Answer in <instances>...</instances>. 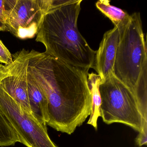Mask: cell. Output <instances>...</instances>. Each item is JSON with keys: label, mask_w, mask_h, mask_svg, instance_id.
I'll return each mask as SVG.
<instances>
[{"label": "cell", "mask_w": 147, "mask_h": 147, "mask_svg": "<svg viewBox=\"0 0 147 147\" xmlns=\"http://www.w3.org/2000/svg\"><path fill=\"white\" fill-rule=\"evenodd\" d=\"M118 29L116 27L106 32L96 51L95 69L101 81L113 75V68L119 41Z\"/></svg>", "instance_id": "ba28073f"}, {"label": "cell", "mask_w": 147, "mask_h": 147, "mask_svg": "<svg viewBox=\"0 0 147 147\" xmlns=\"http://www.w3.org/2000/svg\"><path fill=\"white\" fill-rule=\"evenodd\" d=\"M100 117L107 124H124L139 133L144 122L138 100L133 92L113 75L100 82Z\"/></svg>", "instance_id": "277c9868"}, {"label": "cell", "mask_w": 147, "mask_h": 147, "mask_svg": "<svg viewBox=\"0 0 147 147\" xmlns=\"http://www.w3.org/2000/svg\"><path fill=\"white\" fill-rule=\"evenodd\" d=\"M97 8L108 18L118 30L123 28L129 22L131 15L123 10L111 5L110 1L100 0L96 3Z\"/></svg>", "instance_id": "8fae6325"}, {"label": "cell", "mask_w": 147, "mask_h": 147, "mask_svg": "<svg viewBox=\"0 0 147 147\" xmlns=\"http://www.w3.org/2000/svg\"><path fill=\"white\" fill-rule=\"evenodd\" d=\"M88 83L92 94V110L87 124L97 129V120L100 117V108L101 98L100 94V84L101 78L99 75L92 73L88 75Z\"/></svg>", "instance_id": "30bf717a"}, {"label": "cell", "mask_w": 147, "mask_h": 147, "mask_svg": "<svg viewBox=\"0 0 147 147\" xmlns=\"http://www.w3.org/2000/svg\"><path fill=\"white\" fill-rule=\"evenodd\" d=\"M82 0H69L50 10L44 18L36 41L42 44L45 53L82 69H95L96 51L78 30Z\"/></svg>", "instance_id": "7a4b0ae2"}, {"label": "cell", "mask_w": 147, "mask_h": 147, "mask_svg": "<svg viewBox=\"0 0 147 147\" xmlns=\"http://www.w3.org/2000/svg\"><path fill=\"white\" fill-rule=\"evenodd\" d=\"M29 51L23 49L12 55L11 63L0 64V85L14 100L31 113L27 86Z\"/></svg>", "instance_id": "52a82bcc"}, {"label": "cell", "mask_w": 147, "mask_h": 147, "mask_svg": "<svg viewBox=\"0 0 147 147\" xmlns=\"http://www.w3.org/2000/svg\"><path fill=\"white\" fill-rule=\"evenodd\" d=\"M20 139L14 129L0 111V146H13Z\"/></svg>", "instance_id": "7c38bea8"}, {"label": "cell", "mask_w": 147, "mask_h": 147, "mask_svg": "<svg viewBox=\"0 0 147 147\" xmlns=\"http://www.w3.org/2000/svg\"><path fill=\"white\" fill-rule=\"evenodd\" d=\"M119 32L113 76L133 92L139 103H144L147 101V45L140 13L131 15L129 23Z\"/></svg>", "instance_id": "3957f363"}, {"label": "cell", "mask_w": 147, "mask_h": 147, "mask_svg": "<svg viewBox=\"0 0 147 147\" xmlns=\"http://www.w3.org/2000/svg\"><path fill=\"white\" fill-rule=\"evenodd\" d=\"M68 0H4L7 31L20 39L36 36L46 13Z\"/></svg>", "instance_id": "5b68a950"}, {"label": "cell", "mask_w": 147, "mask_h": 147, "mask_svg": "<svg viewBox=\"0 0 147 147\" xmlns=\"http://www.w3.org/2000/svg\"><path fill=\"white\" fill-rule=\"evenodd\" d=\"M13 61L12 55L0 39V63L4 65H9Z\"/></svg>", "instance_id": "4fadbf2b"}, {"label": "cell", "mask_w": 147, "mask_h": 147, "mask_svg": "<svg viewBox=\"0 0 147 147\" xmlns=\"http://www.w3.org/2000/svg\"><path fill=\"white\" fill-rule=\"evenodd\" d=\"M0 111L7 119L20 139L27 147H58L51 140L47 126L17 103L0 85Z\"/></svg>", "instance_id": "8992f818"}, {"label": "cell", "mask_w": 147, "mask_h": 147, "mask_svg": "<svg viewBox=\"0 0 147 147\" xmlns=\"http://www.w3.org/2000/svg\"><path fill=\"white\" fill-rule=\"evenodd\" d=\"M4 0H0V32L7 31Z\"/></svg>", "instance_id": "5bb4252c"}, {"label": "cell", "mask_w": 147, "mask_h": 147, "mask_svg": "<svg viewBox=\"0 0 147 147\" xmlns=\"http://www.w3.org/2000/svg\"><path fill=\"white\" fill-rule=\"evenodd\" d=\"M28 68L47 96V125L71 135L92 112L88 70L33 49L29 51Z\"/></svg>", "instance_id": "6da1fadb"}, {"label": "cell", "mask_w": 147, "mask_h": 147, "mask_svg": "<svg viewBox=\"0 0 147 147\" xmlns=\"http://www.w3.org/2000/svg\"><path fill=\"white\" fill-rule=\"evenodd\" d=\"M27 86L31 113L42 124L47 125L49 120L48 100L44 91L28 68Z\"/></svg>", "instance_id": "9c48e42d"}]
</instances>
